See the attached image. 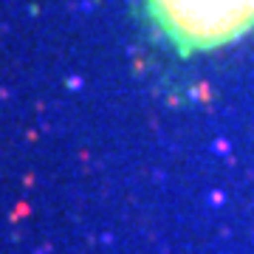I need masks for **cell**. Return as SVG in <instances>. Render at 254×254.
<instances>
[{
    "mask_svg": "<svg viewBox=\"0 0 254 254\" xmlns=\"http://www.w3.org/2000/svg\"><path fill=\"white\" fill-rule=\"evenodd\" d=\"M147 14L181 54H195L252 31L254 0H147Z\"/></svg>",
    "mask_w": 254,
    "mask_h": 254,
    "instance_id": "cell-1",
    "label": "cell"
}]
</instances>
